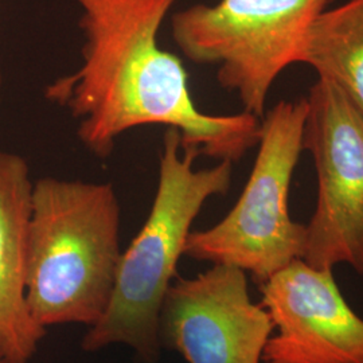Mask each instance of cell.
I'll return each mask as SVG.
<instances>
[{
    "label": "cell",
    "mask_w": 363,
    "mask_h": 363,
    "mask_svg": "<svg viewBox=\"0 0 363 363\" xmlns=\"http://www.w3.org/2000/svg\"><path fill=\"white\" fill-rule=\"evenodd\" d=\"M81 9L82 64L55 78L45 97L77 121V138L97 157L144 125L181 133L199 156L237 162L257 147L261 117L199 111L179 57L159 45V31L177 0H74Z\"/></svg>",
    "instance_id": "1"
},
{
    "label": "cell",
    "mask_w": 363,
    "mask_h": 363,
    "mask_svg": "<svg viewBox=\"0 0 363 363\" xmlns=\"http://www.w3.org/2000/svg\"><path fill=\"white\" fill-rule=\"evenodd\" d=\"M121 255L111 183L45 177L33 184L26 298L39 325H96L109 307Z\"/></svg>",
    "instance_id": "2"
},
{
    "label": "cell",
    "mask_w": 363,
    "mask_h": 363,
    "mask_svg": "<svg viewBox=\"0 0 363 363\" xmlns=\"http://www.w3.org/2000/svg\"><path fill=\"white\" fill-rule=\"evenodd\" d=\"M198 156L195 148L182 147L178 130H166L152 208L121 255L109 307L82 337V350L125 345L143 363L159 361V313L177 277L191 225L208 199L226 194L232 184L233 162L195 169Z\"/></svg>",
    "instance_id": "3"
},
{
    "label": "cell",
    "mask_w": 363,
    "mask_h": 363,
    "mask_svg": "<svg viewBox=\"0 0 363 363\" xmlns=\"http://www.w3.org/2000/svg\"><path fill=\"white\" fill-rule=\"evenodd\" d=\"M307 99L280 101L261 117L257 156L233 208L206 230L191 232L184 256L250 273L262 284L303 259L306 225L289 214V189L303 148Z\"/></svg>",
    "instance_id": "4"
},
{
    "label": "cell",
    "mask_w": 363,
    "mask_h": 363,
    "mask_svg": "<svg viewBox=\"0 0 363 363\" xmlns=\"http://www.w3.org/2000/svg\"><path fill=\"white\" fill-rule=\"evenodd\" d=\"M331 0H220L174 13L172 39L194 64L217 66L218 84L262 117L274 81L298 64L310 27Z\"/></svg>",
    "instance_id": "5"
},
{
    "label": "cell",
    "mask_w": 363,
    "mask_h": 363,
    "mask_svg": "<svg viewBox=\"0 0 363 363\" xmlns=\"http://www.w3.org/2000/svg\"><path fill=\"white\" fill-rule=\"evenodd\" d=\"M306 99L303 148L313 157L318 196L301 259L319 269L345 264L363 276V116L322 78Z\"/></svg>",
    "instance_id": "6"
},
{
    "label": "cell",
    "mask_w": 363,
    "mask_h": 363,
    "mask_svg": "<svg viewBox=\"0 0 363 363\" xmlns=\"http://www.w3.org/2000/svg\"><path fill=\"white\" fill-rule=\"evenodd\" d=\"M157 333L162 349L179 352L187 363H259L273 323L252 301L247 272L213 264L195 277L172 280Z\"/></svg>",
    "instance_id": "7"
},
{
    "label": "cell",
    "mask_w": 363,
    "mask_h": 363,
    "mask_svg": "<svg viewBox=\"0 0 363 363\" xmlns=\"http://www.w3.org/2000/svg\"><path fill=\"white\" fill-rule=\"evenodd\" d=\"M272 319L264 363H363V319L349 306L333 269L295 259L259 284Z\"/></svg>",
    "instance_id": "8"
},
{
    "label": "cell",
    "mask_w": 363,
    "mask_h": 363,
    "mask_svg": "<svg viewBox=\"0 0 363 363\" xmlns=\"http://www.w3.org/2000/svg\"><path fill=\"white\" fill-rule=\"evenodd\" d=\"M33 182L22 156L0 151V359L28 363L46 335L27 304Z\"/></svg>",
    "instance_id": "9"
},
{
    "label": "cell",
    "mask_w": 363,
    "mask_h": 363,
    "mask_svg": "<svg viewBox=\"0 0 363 363\" xmlns=\"http://www.w3.org/2000/svg\"><path fill=\"white\" fill-rule=\"evenodd\" d=\"M298 64L335 85L363 116V0H346L319 13Z\"/></svg>",
    "instance_id": "10"
},
{
    "label": "cell",
    "mask_w": 363,
    "mask_h": 363,
    "mask_svg": "<svg viewBox=\"0 0 363 363\" xmlns=\"http://www.w3.org/2000/svg\"><path fill=\"white\" fill-rule=\"evenodd\" d=\"M1 82H3V79H1V73H0V89H1Z\"/></svg>",
    "instance_id": "11"
},
{
    "label": "cell",
    "mask_w": 363,
    "mask_h": 363,
    "mask_svg": "<svg viewBox=\"0 0 363 363\" xmlns=\"http://www.w3.org/2000/svg\"><path fill=\"white\" fill-rule=\"evenodd\" d=\"M0 363H7V362H4V361H3V359H0Z\"/></svg>",
    "instance_id": "12"
}]
</instances>
